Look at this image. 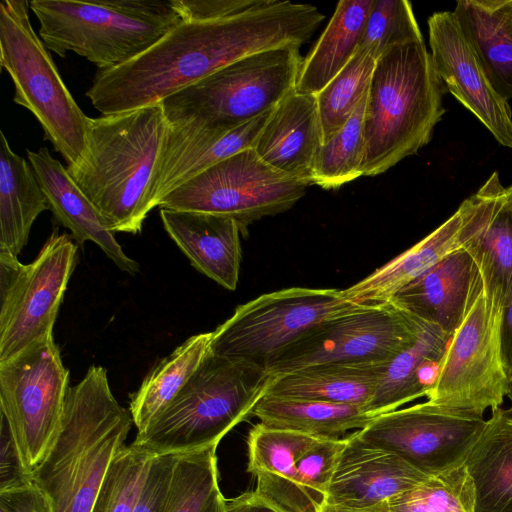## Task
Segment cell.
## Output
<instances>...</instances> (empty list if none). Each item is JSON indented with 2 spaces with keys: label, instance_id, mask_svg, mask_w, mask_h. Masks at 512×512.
Instances as JSON below:
<instances>
[{
  "label": "cell",
  "instance_id": "obj_7",
  "mask_svg": "<svg viewBox=\"0 0 512 512\" xmlns=\"http://www.w3.org/2000/svg\"><path fill=\"white\" fill-rule=\"evenodd\" d=\"M300 48L288 44L243 57L165 98L169 124L233 128L271 111L296 88Z\"/></svg>",
  "mask_w": 512,
  "mask_h": 512
},
{
  "label": "cell",
  "instance_id": "obj_23",
  "mask_svg": "<svg viewBox=\"0 0 512 512\" xmlns=\"http://www.w3.org/2000/svg\"><path fill=\"white\" fill-rule=\"evenodd\" d=\"M166 232L199 272L227 290L237 288L242 260L241 230L227 216L161 208Z\"/></svg>",
  "mask_w": 512,
  "mask_h": 512
},
{
  "label": "cell",
  "instance_id": "obj_1",
  "mask_svg": "<svg viewBox=\"0 0 512 512\" xmlns=\"http://www.w3.org/2000/svg\"><path fill=\"white\" fill-rule=\"evenodd\" d=\"M324 17L314 5L263 0L232 17L181 21L131 61L98 70L86 96L102 115L160 103L243 57L288 44L302 46Z\"/></svg>",
  "mask_w": 512,
  "mask_h": 512
},
{
  "label": "cell",
  "instance_id": "obj_46",
  "mask_svg": "<svg viewBox=\"0 0 512 512\" xmlns=\"http://www.w3.org/2000/svg\"><path fill=\"white\" fill-rule=\"evenodd\" d=\"M225 512H282L255 491L226 500Z\"/></svg>",
  "mask_w": 512,
  "mask_h": 512
},
{
  "label": "cell",
  "instance_id": "obj_2",
  "mask_svg": "<svg viewBox=\"0 0 512 512\" xmlns=\"http://www.w3.org/2000/svg\"><path fill=\"white\" fill-rule=\"evenodd\" d=\"M168 128L161 102L88 117L84 154L66 168L113 233H140L155 208L153 184Z\"/></svg>",
  "mask_w": 512,
  "mask_h": 512
},
{
  "label": "cell",
  "instance_id": "obj_32",
  "mask_svg": "<svg viewBox=\"0 0 512 512\" xmlns=\"http://www.w3.org/2000/svg\"><path fill=\"white\" fill-rule=\"evenodd\" d=\"M212 332L193 335L162 359L130 396L129 411L142 431L177 395L210 351Z\"/></svg>",
  "mask_w": 512,
  "mask_h": 512
},
{
  "label": "cell",
  "instance_id": "obj_40",
  "mask_svg": "<svg viewBox=\"0 0 512 512\" xmlns=\"http://www.w3.org/2000/svg\"><path fill=\"white\" fill-rule=\"evenodd\" d=\"M347 437H321L296 463L294 481L327 497ZM327 500V499H326Z\"/></svg>",
  "mask_w": 512,
  "mask_h": 512
},
{
  "label": "cell",
  "instance_id": "obj_33",
  "mask_svg": "<svg viewBox=\"0 0 512 512\" xmlns=\"http://www.w3.org/2000/svg\"><path fill=\"white\" fill-rule=\"evenodd\" d=\"M367 95L343 128L322 143L313 169L312 184L336 189L363 176L366 145L363 122Z\"/></svg>",
  "mask_w": 512,
  "mask_h": 512
},
{
  "label": "cell",
  "instance_id": "obj_50",
  "mask_svg": "<svg viewBox=\"0 0 512 512\" xmlns=\"http://www.w3.org/2000/svg\"><path fill=\"white\" fill-rule=\"evenodd\" d=\"M506 397H508V399L512 403V378L509 381V387H508V392H507V396Z\"/></svg>",
  "mask_w": 512,
  "mask_h": 512
},
{
  "label": "cell",
  "instance_id": "obj_17",
  "mask_svg": "<svg viewBox=\"0 0 512 512\" xmlns=\"http://www.w3.org/2000/svg\"><path fill=\"white\" fill-rule=\"evenodd\" d=\"M271 111L233 128L169 124L153 184L155 207L173 190L211 166L254 148Z\"/></svg>",
  "mask_w": 512,
  "mask_h": 512
},
{
  "label": "cell",
  "instance_id": "obj_51",
  "mask_svg": "<svg viewBox=\"0 0 512 512\" xmlns=\"http://www.w3.org/2000/svg\"><path fill=\"white\" fill-rule=\"evenodd\" d=\"M507 197L512 202V185L506 188Z\"/></svg>",
  "mask_w": 512,
  "mask_h": 512
},
{
  "label": "cell",
  "instance_id": "obj_20",
  "mask_svg": "<svg viewBox=\"0 0 512 512\" xmlns=\"http://www.w3.org/2000/svg\"><path fill=\"white\" fill-rule=\"evenodd\" d=\"M482 289L479 270L462 248L399 290L389 303L452 336Z\"/></svg>",
  "mask_w": 512,
  "mask_h": 512
},
{
  "label": "cell",
  "instance_id": "obj_18",
  "mask_svg": "<svg viewBox=\"0 0 512 512\" xmlns=\"http://www.w3.org/2000/svg\"><path fill=\"white\" fill-rule=\"evenodd\" d=\"M427 477L396 453L367 442L355 431L347 437L326 503L374 505L410 490Z\"/></svg>",
  "mask_w": 512,
  "mask_h": 512
},
{
  "label": "cell",
  "instance_id": "obj_8",
  "mask_svg": "<svg viewBox=\"0 0 512 512\" xmlns=\"http://www.w3.org/2000/svg\"><path fill=\"white\" fill-rule=\"evenodd\" d=\"M30 2L0 4V64L14 84L13 101L38 120L67 166L76 165L86 148L88 117L64 84L48 48L34 31Z\"/></svg>",
  "mask_w": 512,
  "mask_h": 512
},
{
  "label": "cell",
  "instance_id": "obj_38",
  "mask_svg": "<svg viewBox=\"0 0 512 512\" xmlns=\"http://www.w3.org/2000/svg\"><path fill=\"white\" fill-rule=\"evenodd\" d=\"M216 448L179 454L167 512H202L219 489Z\"/></svg>",
  "mask_w": 512,
  "mask_h": 512
},
{
  "label": "cell",
  "instance_id": "obj_19",
  "mask_svg": "<svg viewBox=\"0 0 512 512\" xmlns=\"http://www.w3.org/2000/svg\"><path fill=\"white\" fill-rule=\"evenodd\" d=\"M479 196L474 193L440 226L371 274L343 290L354 304L388 303L403 287L447 255L462 249L469 238Z\"/></svg>",
  "mask_w": 512,
  "mask_h": 512
},
{
  "label": "cell",
  "instance_id": "obj_21",
  "mask_svg": "<svg viewBox=\"0 0 512 512\" xmlns=\"http://www.w3.org/2000/svg\"><path fill=\"white\" fill-rule=\"evenodd\" d=\"M322 143L316 95L294 90L271 111L254 150L272 168L312 184Z\"/></svg>",
  "mask_w": 512,
  "mask_h": 512
},
{
  "label": "cell",
  "instance_id": "obj_16",
  "mask_svg": "<svg viewBox=\"0 0 512 512\" xmlns=\"http://www.w3.org/2000/svg\"><path fill=\"white\" fill-rule=\"evenodd\" d=\"M434 67L449 91L490 131L512 148V110L490 83L453 11L433 13L427 21Z\"/></svg>",
  "mask_w": 512,
  "mask_h": 512
},
{
  "label": "cell",
  "instance_id": "obj_43",
  "mask_svg": "<svg viewBox=\"0 0 512 512\" xmlns=\"http://www.w3.org/2000/svg\"><path fill=\"white\" fill-rule=\"evenodd\" d=\"M263 0H173L182 21L219 20L246 12Z\"/></svg>",
  "mask_w": 512,
  "mask_h": 512
},
{
  "label": "cell",
  "instance_id": "obj_48",
  "mask_svg": "<svg viewBox=\"0 0 512 512\" xmlns=\"http://www.w3.org/2000/svg\"><path fill=\"white\" fill-rule=\"evenodd\" d=\"M320 512H391L388 501L370 506L353 507L325 503Z\"/></svg>",
  "mask_w": 512,
  "mask_h": 512
},
{
  "label": "cell",
  "instance_id": "obj_12",
  "mask_svg": "<svg viewBox=\"0 0 512 512\" xmlns=\"http://www.w3.org/2000/svg\"><path fill=\"white\" fill-rule=\"evenodd\" d=\"M309 185L272 168L249 148L188 180L158 207L227 216L246 235L253 222L292 208Z\"/></svg>",
  "mask_w": 512,
  "mask_h": 512
},
{
  "label": "cell",
  "instance_id": "obj_9",
  "mask_svg": "<svg viewBox=\"0 0 512 512\" xmlns=\"http://www.w3.org/2000/svg\"><path fill=\"white\" fill-rule=\"evenodd\" d=\"M343 290L291 287L262 294L236 307L212 332L210 352L264 369L321 322L349 308Z\"/></svg>",
  "mask_w": 512,
  "mask_h": 512
},
{
  "label": "cell",
  "instance_id": "obj_13",
  "mask_svg": "<svg viewBox=\"0 0 512 512\" xmlns=\"http://www.w3.org/2000/svg\"><path fill=\"white\" fill-rule=\"evenodd\" d=\"M502 313L503 307L482 289L449 340L427 401L477 414L501 407L510 381L502 352Z\"/></svg>",
  "mask_w": 512,
  "mask_h": 512
},
{
  "label": "cell",
  "instance_id": "obj_28",
  "mask_svg": "<svg viewBox=\"0 0 512 512\" xmlns=\"http://www.w3.org/2000/svg\"><path fill=\"white\" fill-rule=\"evenodd\" d=\"M459 26L495 91L512 98V14L509 0H460Z\"/></svg>",
  "mask_w": 512,
  "mask_h": 512
},
{
  "label": "cell",
  "instance_id": "obj_10",
  "mask_svg": "<svg viewBox=\"0 0 512 512\" xmlns=\"http://www.w3.org/2000/svg\"><path fill=\"white\" fill-rule=\"evenodd\" d=\"M68 383L69 371L52 334L0 363L1 417L29 474L59 433Z\"/></svg>",
  "mask_w": 512,
  "mask_h": 512
},
{
  "label": "cell",
  "instance_id": "obj_36",
  "mask_svg": "<svg viewBox=\"0 0 512 512\" xmlns=\"http://www.w3.org/2000/svg\"><path fill=\"white\" fill-rule=\"evenodd\" d=\"M321 438L301 432L275 429L261 423L248 434V467L259 472L293 478L297 461Z\"/></svg>",
  "mask_w": 512,
  "mask_h": 512
},
{
  "label": "cell",
  "instance_id": "obj_4",
  "mask_svg": "<svg viewBox=\"0 0 512 512\" xmlns=\"http://www.w3.org/2000/svg\"><path fill=\"white\" fill-rule=\"evenodd\" d=\"M448 92L424 39L396 44L376 60L363 131V176H376L416 154L432 138Z\"/></svg>",
  "mask_w": 512,
  "mask_h": 512
},
{
  "label": "cell",
  "instance_id": "obj_25",
  "mask_svg": "<svg viewBox=\"0 0 512 512\" xmlns=\"http://www.w3.org/2000/svg\"><path fill=\"white\" fill-rule=\"evenodd\" d=\"M450 338L438 326L422 320L413 343L388 362L366 412L374 418L426 397L436 381Z\"/></svg>",
  "mask_w": 512,
  "mask_h": 512
},
{
  "label": "cell",
  "instance_id": "obj_15",
  "mask_svg": "<svg viewBox=\"0 0 512 512\" xmlns=\"http://www.w3.org/2000/svg\"><path fill=\"white\" fill-rule=\"evenodd\" d=\"M485 424L483 414L426 401L376 416L357 432L367 442L433 476L464 463Z\"/></svg>",
  "mask_w": 512,
  "mask_h": 512
},
{
  "label": "cell",
  "instance_id": "obj_49",
  "mask_svg": "<svg viewBox=\"0 0 512 512\" xmlns=\"http://www.w3.org/2000/svg\"><path fill=\"white\" fill-rule=\"evenodd\" d=\"M225 503L226 500L219 488L212 494L202 512H225Z\"/></svg>",
  "mask_w": 512,
  "mask_h": 512
},
{
  "label": "cell",
  "instance_id": "obj_5",
  "mask_svg": "<svg viewBox=\"0 0 512 512\" xmlns=\"http://www.w3.org/2000/svg\"><path fill=\"white\" fill-rule=\"evenodd\" d=\"M271 378L256 364L209 351L170 403L137 432L133 443L153 455L217 447L232 428L252 414Z\"/></svg>",
  "mask_w": 512,
  "mask_h": 512
},
{
  "label": "cell",
  "instance_id": "obj_27",
  "mask_svg": "<svg viewBox=\"0 0 512 512\" xmlns=\"http://www.w3.org/2000/svg\"><path fill=\"white\" fill-rule=\"evenodd\" d=\"M474 512H512V407H498L465 458Z\"/></svg>",
  "mask_w": 512,
  "mask_h": 512
},
{
  "label": "cell",
  "instance_id": "obj_11",
  "mask_svg": "<svg viewBox=\"0 0 512 512\" xmlns=\"http://www.w3.org/2000/svg\"><path fill=\"white\" fill-rule=\"evenodd\" d=\"M72 239L54 229L29 264L0 250V363L52 334L76 265Z\"/></svg>",
  "mask_w": 512,
  "mask_h": 512
},
{
  "label": "cell",
  "instance_id": "obj_45",
  "mask_svg": "<svg viewBox=\"0 0 512 512\" xmlns=\"http://www.w3.org/2000/svg\"><path fill=\"white\" fill-rule=\"evenodd\" d=\"M0 512H51V505L33 482L0 491Z\"/></svg>",
  "mask_w": 512,
  "mask_h": 512
},
{
  "label": "cell",
  "instance_id": "obj_6",
  "mask_svg": "<svg viewBox=\"0 0 512 512\" xmlns=\"http://www.w3.org/2000/svg\"><path fill=\"white\" fill-rule=\"evenodd\" d=\"M30 9L48 50L74 52L98 70L131 61L182 21L173 0H33Z\"/></svg>",
  "mask_w": 512,
  "mask_h": 512
},
{
  "label": "cell",
  "instance_id": "obj_24",
  "mask_svg": "<svg viewBox=\"0 0 512 512\" xmlns=\"http://www.w3.org/2000/svg\"><path fill=\"white\" fill-rule=\"evenodd\" d=\"M478 192L479 204L463 249L473 258L485 293L503 307L512 290V202L498 171Z\"/></svg>",
  "mask_w": 512,
  "mask_h": 512
},
{
  "label": "cell",
  "instance_id": "obj_47",
  "mask_svg": "<svg viewBox=\"0 0 512 512\" xmlns=\"http://www.w3.org/2000/svg\"><path fill=\"white\" fill-rule=\"evenodd\" d=\"M501 342L504 363L509 378H512V290L510 291L502 313Z\"/></svg>",
  "mask_w": 512,
  "mask_h": 512
},
{
  "label": "cell",
  "instance_id": "obj_14",
  "mask_svg": "<svg viewBox=\"0 0 512 512\" xmlns=\"http://www.w3.org/2000/svg\"><path fill=\"white\" fill-rule=\"evenodd\" d=\"M421 324L389 302L354 304L315 326L266 370L274 378L318 364L390 361L413 343Z\"/></svg>",
  "mask_w": 512,
  "mask_h": 512
},
{
  "label": "cell",
  "instance_id": "obj_44",
  "mask_svg": "<svg viewBox=\"0 0 512 512\" xmlns=\"http://www.w3.org/2000/svg\"><path fill=\"white\" fill-rule=\"evenodd\" d=\"M0 491L28 484L30 474L24 469L6 421L1 417Z\"/></svg>",
  "mask_w": 512,
  "mask_h": 512
},
{
  "label": "cell",
  "instance_id": "obj_30",
  "mask_svg": "<svg viewBox=\"0 0 512 512\" xmlns=\"http://www.w3.org/2000/svg\"><path fill=\"white\" fill-rule=\"evenodd\" d=\"M373 0L339 1L321 36L303 58L295 90L317 95L356 53Z\"/></svg>",
  "mask_w": 512,
  "mask_h": 512
},
{
  "label": "cell",
  "instance_id": "obj_34",
  "mask_svg": "<svg viewBox=\"0 0 512 512\" xmlns=\"http://www.w3.org/2000/svg\"><path fill=\"white\" fill-rule=\"evenodd\" d=\"M376 60L357 50L347 65L317 95L323 143L337 134L366 96Z\"/></svg>",
  "mask_w": 512,
  "mask_h": 512
},
{
  "label": "cell",
  "instance_id": "obj_29",
  "mask_svg": "<svg viewBox=\"0 0 512 512\" xmlns=\"http://www.w3.org/2000/svg\"><path fill=\"white\" fill-rule=\"evenodd\" d=\"M49 210L31 164L0 134V250L18 256L36 218Z\"/></svg>",
  "mask_w": 512,
  "mask_h": 512
},
{
  "label": "cell",
  "instance_id": "obj_42",
  "mask_svg": "<svg viewBox=\"0 0 512 512\" xmlns=\"http://www.w3.org/2000/svg\"><path fill=\"white\" fill-rule=\"evenodd\" d=\"M178 457L154 455L134 512H167Z\"/></svg>",
  "mask_w": 512,
  "mask_h": 512
},
{
  "label": "cell",
  "instance_id": "obj_3",
  "mask_svg": "<svg viewBox=\"0 0 512 512\" xmlns=\"http://www.w3.org/2000/svg\"><path fill=\"white\" fill-rule=\"evenodd\" d=\"M114 397L102 366L91 365L69 387L59 433L30 473L51 512H91L108 468L133 425Z\"/></svg>",
  "mask_w": 512,
  "mask_h": 512
},
{
  "label": "cell",
  "instance_id": "obj_35",
  "mask_svg": "<svg viewBox=\"0 0 512 512\" xmlns=\"http://www.w3.org/2000/svg\"><path fill=\"white\" fill-rule=\"evenodd\" d=\"M388 503L391 512H474L475 492L462 463L427 477Z\"/></svg>",
  "mask_w": 512,
  "mask_h": 512
},
{
  "label": "cell",
  "instance_id": "obj_31",
  "mask_svg": "<svg viewBox=\"0 0 512 512\" xmlns=\"http://www.w3.org/2000/svg\"><path fill=\"white\" fill-rule=\"evenodd\" d=\"M252 414L267 427L321 437H337L352 429L357 431L373 420L365 408L359 405L267 395H263L257 402Z\"/></svg>",
  "mask_w": 512,
  "mask_h": 512
},
{
  "label": "cell",
  "instance_id": "obj_41",
  "mask_svg": "<svg viewBox=\"0 0 512 512\" xmlns=\"http://www.w3.org/2000/svg\"><path fill=\"white\" fill-rule=\"evenodd\" d=\"M255 492L282 512H320L327 497L276 474H255Z\"/></svg>",
  "mask_w": 512,
  "mask_h": 512
},
{
  "label": "cell",
  "instance_id": "obj_22",
  "mask_svg": "<svg viewBox=\"0 0 512 512\" xmlns=\"http://www.w3.org/2000/svg\"><path fill=\"white\" fill-rule=\"evenodd\" d=\"M27 157L48 200L49 210L58 223L70 230L76 244L83 246L86 241L94 242L120 270L136 274L138 263L124 253L114 233L108 229L67 168L46 147L37 151L27 150Z\"/></svg>",
  "mask_w": 512,
  "mask_h": 512
},
{
  "label": "cell",
  "instance_id": "obj_39",
  "mask_svg": "<svg viewBox=\"0 0 512 512\" xmlns=\"http://www.w3.org/2000/svg\"><path fill=\"white\" fill-rule=\"evenodd\" d=\"M423 39L412 5L406 0H373L357 50L375 60L390 47Z\"/></svg>",
  "mask_w": 512,
  "mask_h": 512
},
{
  "label": "cell",
  "instance_id": "obj_52",
  "mask_svg": "<svg viewBox=\"0 0 512 512\" xmlns=\"http://www.w3.org/2000/svg\"><path fill=\"white\" fill-rule=\"evenodd\" d=\"M509 6H510L511 14H512V0H509Z\"/></svg>",
  "mask_w": 512,
  "mask_h": 512
},
{
  "label": "cell",
  "instance_id": "obj_26",
  "mask_svg": "<svg viewBox=\"0 0 512 512\" xmlns=\"http://www.w3.org/2000/svg\"><path fill=\"white\" fill-rule=\"evenodd\" d=\"M389 361L325 363L271 378L264 395L359 405L373 398Z\"/></svg>",
  "mask_w": 512,
  "mask_h": 512
},
{
  "label": "cell",
  "instance_id": "obj_37",
  "mask_svg": "<svg viewBox=\"0 0 512 512\" xmlns=\"http://www.w3.org/2000/svg\"><path fill=\"white\" fill-rule=\"evenodd\" d=\"M154 455L133 442L112 460L91 512H134Z\"/></svg>",
  "mask_w": 512,
  "mask_h": 512
}]
</instances>
